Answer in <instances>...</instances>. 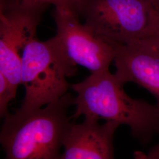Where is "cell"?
<instances>
[{
    "instance_id": "6da1fadb",
    "label": "cell",
    "mask_w": 159,
    "mask_h": 159,
    "mask_svg": "<svg viewBox=\"0 0 159 159\" xmlns=\"http://www.w3.org/2000/svg\"><path fill=\"white\" fill-rule=\"evenodd\" d=\"M114 74L106 71L91 73L83 81L71 84L76 93L71 116H94L127 125L131 134L143 146L159 136V107L128 96Z\"/></svg>"
},
{
    "instance_id": "7a4b0ae2",
    "label": "cell",
    "mask_w": 159,
    "mask_h": 159,
    "mask_svg": "<svg viewBox=\"0 0 159 159\" xmlns=\"http://www.w3.org/2000/svg\"><path fill=\"white\" fill-rule=\"evenodd\" d=\"M74 97L67 93L45 107L9 113L1 128L4 159H60L72 117L68 110Z\"/></svg>"
},
{
    "instance_id": "3957f363",
    "label": "cell",
    "mask_w": 159,
    "mask_h": 159,
    "mask_svg": "<svg viewBox=\"0 0 159 159\" xmlns=\"http://www.w3.org/2000/svg\"><path fill=\"white\" fill-rule=\"evenodd\" d=\"M76 71V65L56 36L44 41L34 39L24 48L21 56V80L25 97L20 108H42L60 99L71 87L67 77L74 75Z\"/></svg>"
},
{
    "instance_id": "277c9868",
    "label": "cell",
    "mask_w": 159,
    "mask_h": 159,
    "mask_svg": "<svg viewBox=\"0 0 159 159\" xmlns=\"http://www.w3.org/2000/svg\"><path fill=\"white\" fill-rule=\"evenodd\" d=\"M48 6L22 0H0V72L14 93L21 84V56L36 38L37 29Z\"/></svg>"
},
{
    "instance_id": "5b68a950",
    "label": "cell",
    "mask_w": 159,
    "mask_h": 159,
    "mask_svg": "<svg viewBox=\"0 0 159 159\" xmlns=\"http://www.w3.org/2000/svg\"><path fill=\"white\" fill-rule=\"evenodd\" d=\"M150 10L148 0H87L81 17L110 43L129 45L142 40Z\"/></svg>"
},
{
    "instance_id": "8992f818",
    "label": "cell",
    "mask_w": 159,
    "mask_h": 159,
    "mask_svg": "<svg viewBox=\"0 0 159 159\" xmlns=\"http://www.w3.org/2000/svg\"><path fill=\"white\" fill-rule=\"evenodd\" d=\"M53 17L57 28L55 35L63 50L74 64L91 73L109 70L114 61L113 45L80 22V17L71 10L55 7Z\"/></svg>"
},
{
    "instance_id": "52a82bcc",
    "label": "cell",
    "mask_w": 159,
    "mask_h": 159,
    "mask_svg": "<svg viewBox=\"0 0 159 159\" xmlns=\"http://www.w3.org/2000/svg\"><path fill=\"white\" fill-rule=\"evenodd\" d=\"M84 118L83 123L71 122L68 127L60 159H116L114 137L121 125L113 121L101 125L96 117Z\"/></svg>"
},
{
    "instance_id": "ba28073f",
    "label": "cell",
    "mask_w": 159,
    "mask_h": 159,
    "mask_svg": "<svg viewBox=\"0 0 159 159\" xmlns=\"http://www.w3.org/2000/svg\"><path fill=\"white\" fill-rule=\"evenodd\" d=\"M111 44L117 79L124 85L134 83L146 89L159 107V51L142 41L129 45Z\"/></svg>"
},
{
    "instance_id": "9c48e42d",
    "label": "cell",
    "mask_w": 159,
    "mask_h": 159,
    "mask_svg": "<svg viewBox=\"0 0 159 159\" xmlns=\"http://www.w3.org/2000/svg\"><path fill=\"white\" fill-rule=\"evenodd\" d=\"M140 41L159 51V8L150 6L148 26Z\"/></svg>"
},
{
    "instance_id": "30bf717a",
    "label": "cell",
    "mask_w": 159,
    "mask_h": 159,
    "mask_svg": "<svg viewBox=\"0 0 159 159\" xmlns=\"http://www.w3.org/2000/svg\"><path fill=\"white\" fill-rule=\"evenodd\" d=\"M16 95L14 93L9 81L5 75L0 72V116L5 118L10 113L8 108V104Z\"/></svg>"
},
{
    "instance_id": "8fae6325",
    "label": "cell",
    "mask_w": 159,
    "mask_h": 159,
    "mask_svg": "<svg viewBox=\"0 0 159 159\" xmlns=\"http://www.w3.org/2000/svg\"><path fill=\"white\" fill-rule=\"evenodd\" d=\"M25 2L43 5H53L55 7L66 8L71 10L80 17L87 0H22Z\"/></svg>"
},
{
    "instance_id": "7c38bea8",
    "label": "cell",
    "mask_w": 159,
    "mask_h": 159,
    "mask_svg": "<svg viewBox=\"0 0 159 159\" xmlns=\"http://www.w3.org/2000/svg\"><path fill=\"white\" fill-rule=\"evenodd\" d=\"M136 159H159V142L150 148L148 153L136 154Z\"/></svg>"
},
{
    "instance_id": "4fadbf2b",
    "label": "cell",
    "mask_w": 159,
    "mask_h": 159,
    "mask_svg": "<svg viewBox=\"0 0 159 159\" xmlns=\"http://www.w3.org/2000/svg\"><path fill=\"white\" fill-rule=\"evenodd\" d=\"M151 7L155 8H159V0H148Z\"/></svg>"
}]
</instances>
